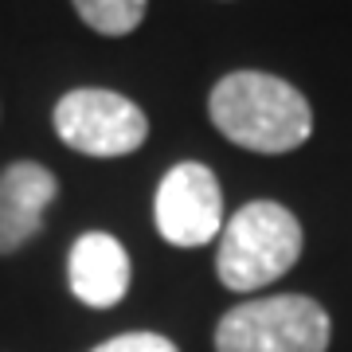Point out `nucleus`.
Masks as SVG:
<instances>
[{
    "instance_id": "obj_5",
    "label": "nucleus",
    "mask_w": 352,
    "mask_h": 352,
    "mask_svg": "<svg viewBox=\"0 0 352 352\" xmlns=\"http://www.w3.org/2000/svg\"><path fill=\"white\" fill-rule=\"evenodd\" d=\"M153 219L164 243L173 247H204L223 231V192L208 164L184 161L168 168L153 200Z\"/></svg>"
},
{
    "instance_id": "obj_1",
    "label": "nucleus",
    "mask_w": 352,
    "mask_h": 352,
    "mask_svg": "<svg viewBox=\"0 0 352 352\" xmlns=\"http://www.w3.org/2000/svg\"><path fill=\"white\" fill-rule=\"evenodd\" d=\"M215 129L239 149L251 153H289L314 133V110L298 87L266 71H231L212 87L208 98Z\"/></svg>"
},
{
    "instance_id": "obj_4",
    "label": "nucleus",
    "mask_w": 352,
    "mask_h": 352,
    "mask_svg": "<svg viewBox=\"0 0 352 352\" xmlns=\"http://www.w3.org/2000/svg\"><path fill=\"white\" fill-rule=\"evenodd\" d=\"M55 133L67 149L82 153V157H129L138 153L149 138V118L138 102H129L118 90H67L63 98L55 102Z\"/></svg>"
},
{
    "instance_id": "obj_6",
    "label": "nucleus",
    "mask_w": 352,
    "mask_h": 352,
    "mask_svg": "<svg viewBox=\"0 0 352 352\" xmlns=\"http://www.w3.org/2000/svg\"><path fill=\"white\" fill-rule=\"evenodd\" d=\"M55 196L59 180L47 164L16 161L0 173V254H16L36 239Z\"/></svg>"
},
{
    "instance_id": "obj_9",
    "label": "nucleus",
    "mask_w": 352,
    "mask_h": 352,
    "mask_svg": "<svg viewBox=\"0 0 352 352\" xmlns=\"http://www.w3.org/2000/svg\"><path fill=\"white\" fill-rule=\"evenodd\" d=\"M90 352H180V349L161 333H122V337L102 340L98 349Z\"/></svg>"
},
{
    "instance_id": "obj_7",
    "label": "nucleus",
    "mask_w": 352,
    "mask_h": 352,
    "mask_svg": "<svg viewBox=\"0 0 352 352\" xmlns=\"http://www.w3.org/2000/svg\"><path fill=\"white\" fill-rule=\"evenodd\" d=\"M67 278L71 294L90 309H110L129 294V254L126 247L106 235V231H87L78 235L71 254H67Z\"/></svg>"
},
{
    "instance_id": "obj_3",
    "label": "nucleus",
    "mask_w": 352,
    "mask_h": 352,
    "mask_svg": "<svg viewBox=\"0 0 352 352\" xmlns=\"http://www.w3.org/2000/svg\"><path fill=\"white\" fill-rule=\"evenodd\" d=\"M333 321L305 294H274L227 309L215 325V352H325Z\"/></svg>"
},
{
    "instance_id": "obj_8",
    "label": "nucleus",
    "mask_w": 352,
    "mask_h": 352,
    "mask_svg": "<svg viewBox=\"0 0 352 352\" xmlns=\"http://www.w3.org/2000/svg\"><path fill=\"white\" fill-rule=\"evenodd\" d=\"M78 20L94 28L98 36H129L133 28H141L149 0H71Z\"/></svg>"
},
{
    "instance_id": "obj_2",
    "label": "nucleus",
    "mask_w": 352,
    "mask_h": 352,
    "mask_svg": "<svg viewBox=\"0 0 352 352\" xmlns=\"http://www.w3.org/2000/svg\"><path fill=\"white\" fill-rule=\"evenodd\" d=\"M302 258V223L278 200H251L219 231L215 274L235 294H254Z\"/></svg>"
}]
</instances>
